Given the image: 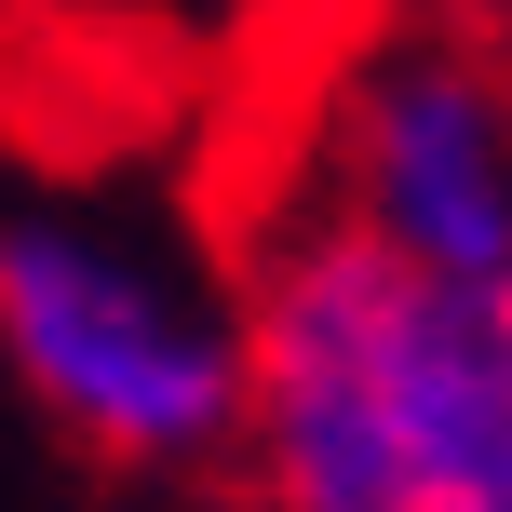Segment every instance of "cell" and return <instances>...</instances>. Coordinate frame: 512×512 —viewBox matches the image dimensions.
<instances>
[{"label":"cell","instance_id":"2","mask_svg":"<svg viewBox=\"0 0 512 512\" xmlns=\"http://www.w3.org/2000/svg\"><path fill=\"white\" fill-rule=\"evenodd\" d=\"M405 283H512V27L459 0H391L310 68L297 203Z\"/></svg>","mask_w":512,"mask_h":512},{"label":"cell","instance_id":"4","mask_svg":"<svg viewBox=\"0 0 512 512\" xmlns=\"http://www.w3.org/2000/svg\"><path fill=\"white\" fill-rule=\"evenodd\" d=\"M405 445L418 512H512V283L405 297Z\"/></svg>","mask_w":512,"mask_h":512},{"label":"cell","instance_id":"3","mask_svg":"<svg viewBox=\"0 0 512 512\" xmlns=\"http://www.w3.org/2000/svg\"><path fill=\"white\" fill-rule=\"evenodd\" d=\"M405 297L391 256L324 216H270L243 243V432L230 472L256 512H418L405 445Z\"/></svg>","mask_w":512,"mask_h":512},{"label":"cell","instance_id":"5","mask_svg":"<svg viewBox=\"0 0 512 512\" xmlns=\"http://www.w3.org/2000/svg\"><path fill=\"white\" fill-rule=\"evenodd\" d=\"M459 14H486V27H512V0H459Z\"/></svg>","mask_w":512,"mask_h":512},{"label":"cell","instance_id":"1","mask_svg":"<svg viewBox=\"0 0 512 512\" xmlns=\"http://www.w3.org/2000/svg\"><path fill=\"white\" fill-rule=\"evenodd\" d=\"M0 378L108 472H230L243 256L122 189H0Z\"/></svg>","mask_w":512,"mask_h":512}]
</instances>
